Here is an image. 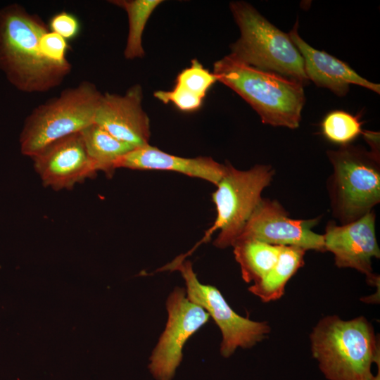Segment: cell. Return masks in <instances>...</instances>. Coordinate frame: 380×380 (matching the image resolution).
<instances>
[{"label": "cell", "instance_id": "cell-1", "mask_svg": "<svg viewBox=\"0 0 380 380\" xmlns=\"http://www.w3.org/2000/svg\"><path fill=\"white\" fill-rule=\"evenodd\" d=\"M49 27L37 15L14 3L0 9V69L25 93H44L61 84L72 65H60L42 53L40 40Z\"/></svg>", "mask_w": 380, "mask_h": 380}, {"label": "cell", "instance_id": "cell-2", "mask_svg": "<svg viewBox=\"0 0 380 380\" xmlns=\"http://www.w3.org/2000/svg\"><path fill=\"white\" fill-rule=\"evenodd\" d=\"M213 73L243 99L262 123L290 129L300 126L305 101L301 83L248 65L230 54L214 63Z\"/></svg>", "mask_w": 380, "mask_h": 380}, {"label": "cell", "instance_id": "cell-3", "mask_svg": "<svg viewBox=\"0 0 380 380\" xmlns=\"http://www.w3.org/2000/svg\"><path fill=\"white\" fill-rule=\"evenodd\" d=\"M311 351L329 380H371L372 365L380 360L372 324L363 316L320 319L310 335Z\"/></svg>", "mask_w": 380, "mask_h": 380}, {"label": "cell", "instance_id": "cell-4", "mask_svg": "<svg viewBox=\"0 0 380 380\" xmlns=\"http://www.w3.org/2000/svg\"><path fill=\"white\" fill-rule=\"evenodd\" d=\"M240 37L231 44L232 56L260 70L272 72L305 85L306 76L302 56L288 33L275 27L250 4H229Z\"/></svg>", "mask_w": 380, "mask_h": 380}, {"label": "cell", "instance_id": "cell-5", "mask_svg": "<svg viewBox=\"0 0 380 380\" xmlns=\"http://www.w3.org/2000/svg\"><path fill=\"white\" fill-rule=\"evenodd\" d=\"M327 155L333 167L327 181L333 215L344 224L373 210L380 201L379 151L349 144Z\"/></svg>", "mask_w": 380, "mask_h": 380}, {"label": "cell", "instance_id": "cell-6", "mask_svg": "<svg viewBox=\"0 0 380 380\" xmlns=\"http://www.w3.org/2000/svg\"><path fill=\"white\" fill-rule=\"evenodd\" d=\"M102 94L94 84L82 81L37 106L20 135L22 153L32 158L51 143L94 123Z\"/></svg>", "mask_w": 380, "mask_h": 380}, {"label": "cell", "instance_id": "cell-7", "mask_svg": "<svg viewBox=\"0 0 380 380\" xmlns=\"http://www.w3.org/2000/svg\"><path fill=\"white\" fill-rule=\"evenodd\" d=\"M274 175L270 165H256L248 170H239L228 163L226 173L212 194L217 213L213 225L190 251L178 258L184 260L217 231L219 233L214 246L219 248L232 246L262 201V192L270 184Z\"/></svg>", "mask_w": 380, "mask_h": 380}, {"label": "cell", "instance_id": "cell-8", "mask_svg": "<svg viewBox=\"0 0 380 380\" xmlns=\"http://www.w3.org/2000/svg\"><path fill=\"white\" fill-rule=\"evenodd\" d=\"M160 270L181 273L188 299L203 308L220 328L222 336L220 353L223 357H230L238 348H252L270 333L267 322L253 321L238 315L216 287L201 283L190 261L175 259Z\"/></svg>", "mask_w": 380, "mask_h": 380}, {"label": "cell", "instance_id": "cell-9", "mask_svg": "<svg viewBox=\"0 0 380 380\" xmlns=\"http://www.w3.org/2000/svg\"><path fill=\"white\" fill-rule=\"evenodd\" d=\"M166 308V326L152 352L148 366L156 380H172L182 361L185 343L210 319L208 312L190 301L185 289L179 287L169 295Z\"/></svg>", "mask_w": 380, "mask_h": 380}, {"label": "cell", "instance_id": "cell-10", "mask_svg": "<svg viewBox=\"0 0 380 380\" xmlns=\"http://www.w3.org/2000/svg\"><path fill=\"white\" fill-rule=\"evenodd\" d=\"M319 219H293L277 201L262 198L234 243L256 240L272 245L324 252L323 235L312 230Z\"/></svg>", "mask_w": 380, "mask_h": 380}, {"label": "cell", "instance_id": "cell-11", "mask_svg": "<svg viewBox=\"0 0 380 380\" xmlns=\"http://www.w3.org/2000/svg\"><path fill=\"white\" fill-rule=\"evenodd\" d=\"M376 215L374 210L362 217L344 224L329 221L323 235L325 251L334 256L339 268H352L364 274L372 286L379 283L372 267L373 258H379L380 250L375 232Z\"/></svg>", "mask_w": 380, "mask_h": 380}, {"label": "cell", "instance_id": "cell-12", "mask_svg": "<svg viewBox=\"0 0 380 380\" xmlns=\"http://www.w3.org/2000/svg\"><path fill=\"white\" fill-rule=\"evenodd\" d=\"M31 158L42 184L57 191L70 189L98 172L80 132L51 143Z\"/></svg>", "mask_w": 380, "mask_h": 380}, {"label": "cell", "instance_id": "cell-13", "mask_svg": "<svg viewBox=\"0 0 380 380\" xmlns=\"http://www.w3.org/2000/svg\"><path fill=\"white\" fill-rule=\"evenodd\" d=\"M142 99L139 84L132 86L123 95L103 94L94 123L134 147L149 144L150 120L142 108Z\"/></svg>", "mask_w": 380, "mask_h": 380}, {"label": "cell", "instance_id": "cell-14", "mask_svg": "<svg viewBox=\"0 0 380 380\" xmlns=\"http://www.w3.org/2000/svg\"><path fill=\"white\" fill-rule=\"evenodd\" d=\"M298 21L288 33L303 57L308 80L317 86L329 89L339 96H345L350 84H356L379 94V84L358 75L349 65L323 51L315 49L304 41L298 32Z\"/></svg>", "mask_w": 380, "mask_h": 380}, {"label": "cell", "instance_id": "cell-15", "mask_svg": "<svg viewBox=\"0 0 380 380\" xmlns=\"http://www.w3.org/2000/svg\"><path fill=\"white\" fill-rule=\"evenodd\" d=\"M120 167L172 171L208 181L216 186L226 173L227 165L207 156H177L147 144L136 147L120 157L115 163V168Z\"/></svg>", "mask_w": 380, "mask_h": 380}, {"label": "cell", "instance_id": "cell-16", "mask_svg": "<svg viewBox=\"0 0 380 380\" xmlns=\"http://www.w3.org/2000/svg\"><path fill=\"white\" fill-rule=\"evenodd\" d=\"M305 251L297 246H281L274 267L263 278L253 283L248 291L264 303L279 299L288 281L303 266Z\"/></svg>", "mask_w": 380, "mask_h": 380}, {"label": "cell", "instance_id": "cell-17", "mask_svg": "<svg viewBox=\"0 0 380 380\" xmlns=\"http://www.w3.org/2000/svg\"><path fill=\"white\" fill-rule=\"evenodd\" d=\"M80 134L97 171H102L110 177L116 170L117 160L136 148L116 139L95 123L86 127Z\"/></svg>", "mask_w": 380, "mask_h": 380}, {"label": "cell", "instance_id": "cell-18", "mask_svg": "<svg viewBox=\"0 0 380 380\" xmlns=\"http://www.w3.org/2000/svg\"><path fill=\"white\" fill-rule=\"evenodd\" d=\"M232 247L246 283H255L263 278L277 262L281 248V246L256 240L237 241Z\"/></svg>", "mask_w": 380, "mask_h": 380}, {"label": "cell", "instance_id": "cell-19", "mask_svg": "<svg viewBox=\"0 0 380 380\" xmlns=\"http://www.w3.org/2000/svg\"><path fill=\"white\" fill-rule=\"evenodd\" d=\"M109 2L122 8L128 17V34L125 58L127 60L141 58L145 55L142 36L146 25L161 0H112Z\"/></svg>", "mask_w": 380, "mask_h": 380}, {"label": "cell", "instance_id": "cell-20", "mask_svg": "<svg viewBox=\"0 0 380 380\" xmlns=\"http://www.w3.org/2000/svg\"><path fill=\"white\" fill-rule=\"evenodd\" d=\"M321 128L328 140L341 146L349 144L364 132L358 116L339 110L328 113L322 122Z\"/></svg>", "mask_w": 380, "mask_h": 380}, {"label": "cell", "instance_id": "cell-21", "mask_svg": "<svg viewBox=\"0 0 380 380\" xmlns=\"http://www.w3.org/2000/svg\"><path fill=\"white\" fill-rule=\"evenodd\" d=\"M217 81L214 74L194 58L191 61L189 67L178 74L175 85L203 100L208 89Z\"/></svg>", "mask_w": 380, "mask_h": 380}, {"label": "cell", "instance_id": "cell-22", "mask_svg": "<svg viewBox=\"0 0 380 380\" xmlns=\"http://www.w3.org/2000/svg\"><path fill=\"white\" fill-rule=\"evenodd\" d=\"M154 96L163 103H171L180 110L185 112L196 110L203 103V99L177 85H175L170 91H156L154 92Z\"/></svg>", "mask_w": 380, "mask_h": 380}, {"label": "cell", "instance_id": "cell-23", "mask_svg": "<svg viewBox=\"0 0 380 380\" xmlns=\"http://www.w3.org/2000/svg\"><path fill=\"white\" fill-rule=\"evenodd\" d=\"M43 54L51 61L60 64H70L66 54L69 49L67 40L50 30L44 33L40 40Z\"/></svg>", "mask_w": 380, "mask_h": 380}, {"label": "cell", "instance_id": "cell-24", "mask_svg": "<svg viewBox=\"0 0 380 380\" xmlns=\"http://www.w3.org/2000/svg\"><path fill=\"white\" fill-rule=\"evenodd\" d=\"M49 25L50 31L66 40L76 37L80 29L77 17L66 11H61L53 15Z\"/></svg>", "mask_w": 380, "mask_h": 380}, {"label": "cell", "instance_id": "cell-25", "mask_svg": "<svg viewBox=\"0 0 380 380\" xmlns=\"http://www.w3.org/2000/svg\"><path fill=\"white\" fill-rule=\"evenodd\" d=\"M371 380H380V368L378 370V374L376 376H373Z\"/></svg>", "mask_w": 380, "mask_h": 380}]
</instances>
